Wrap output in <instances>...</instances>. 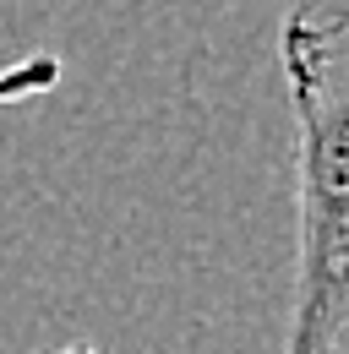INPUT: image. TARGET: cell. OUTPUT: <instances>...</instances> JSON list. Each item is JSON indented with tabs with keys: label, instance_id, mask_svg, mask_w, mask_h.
<instances>
[{
	"label": "cell",
	"instance_id": "6da1fadb",
	"mask_svg": "<svg viewBox=\"0 0 349 354\" xmlns=\"http://www.w3.org/2000/svg\"><path fill=\"white\" fill-rule=\"evenodd\" d=\"M295 120V295L284 354H333L349 327V0H295L278 28Z\"/></svg>",
	"mask_w": 349,
	"mask_h": 354
},
{
	"label": "cell",
	"instance_id": "3957f363",
	"mask_svg": "<svg viewBox=\"0 0 349 354\" xmlns=\"http://www.w3.org/2000/svg\"><path fill=\"white\" fill-rule=\"evenodd\" d=\"M49 354H98V349H87V344H66V349H49Z\"/></svg>",
	"mask_w": 349,
	"mask_h": 354
},
{
	"label": "cell",
	"instance_id": "7a4b0ae2",
	"mask_svg": "<svg viewBox=\"0 0 349 354\" xmlns=\"http://www.w3.org/2000/svg\"><path fill=\"white\" fill-rule=\"evenodd\" d=\"M60 88V55H28L17 66H0V109L6 104H28Z\"/></svg>",
	"mask_w": 349,
	"mask_h": 354
}]
</instances>
